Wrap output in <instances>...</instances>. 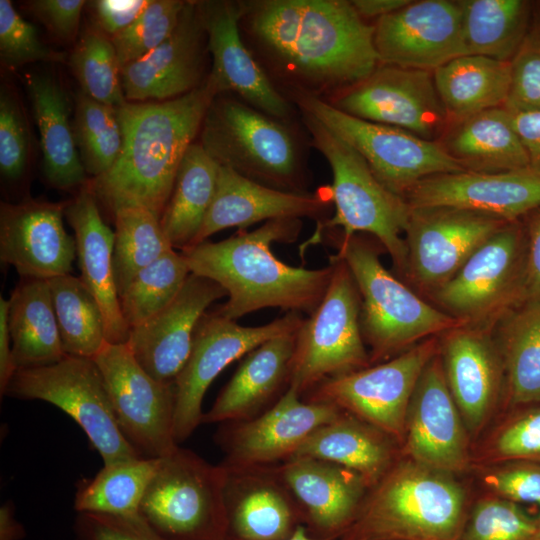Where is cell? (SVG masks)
Masks as SVG:
<instances>
[{
  "label": "cell",
  "mask_w": 540,
  "mask_h": 540,
  "mask_svg": "<svg viewBox=\"0 0 540 540\" xmlns=\"http://www.w3.org/2000/svg\"><path fill=\"white\" fill-rule=\"evenodd\" d=\"M9 300L0 297V392L3 396L16 372L13 360L11 336L8 326Z\"/></svg>",
  "instance_id": "obj_58"
},
{
  "label": "cell",
  "mask_w": 540,
  "mask_h": 540,
  "mask_svg": "<svg viewBox=\"0 0 540 540\" xmlns=\"http://www.w3.org/2000/svg\"><path fill=\"white\" fill-rule=\"evenodd\" d=\"M442 148L473 172H506L529 168L526 148L505 107L488 109L451 123Z\"/></svg>",
  "instance_id": "obj_33"
},
{
  "label": "cell",
  "mask_w": 540,
  "mask_h": 540,
  "mask_svg": "<svg viewBox=\"0 0 540 540\" xmlns=\"http://www.w3.org/2000/svg\"><path fill=\"white\" fill-rule=\"evenodd\" d=\"M200 145L222 167L277 190L306 193L303 153L291 123L228 94L211 102Z\"/></svg>",
  "instance_id": "obj_7"
},
{
  "label": "cell",
  "mask_w": 540,
  "mask_h": 540,
  "mask_svg": "<svg viewBox=\"0 0 540 540\" xmlns=\"http://www.w3.org/2000/svg\"><path fill=\"white\" fill-rule=\"evenodd\" d=\"M8 326L16 370L50 365L67 355L48 280L21 278L10 295Z\"/></svg>",
  "instance_id": "obj_35"
},
{
  "label": "cell",
  "mask_w": 540,
  "mask_h": 540,
  "mask_svg": "<svg viewBox=\"0 0 540 540\" xmlns=\"http://www.w3.org/2000/svg\"><path fill=\"white\" fill-rule=\"evenodd\" d=\"M212 58L208 78L219 94H233L253 108L289 122L295 110L246 46L243 1H198Z\"/></svg>",
  "instance_id": "obj_20"
},
{
  "label": "cell",
  "mask_w": 540,
  "mask_h": 540,
  "mask_svg": "<svg viewBox=\"0 0 540 540\" xmlns=\"http://www.w3.org/2000/svg\"><path fill=\"white\" fill-rule=\"evenodd\" d=\"M332 277L316 309L296 332L289 386L301 396L320 382L371 365L361 329V300L341 258L330 257Z\"/></svg>",
  "instance_id": "obj_9"
},
{
  "label": "cell",
  "mask_w": 540,
  "mask_h": 540,
  "mask_svg": "<svg viewBox=\"0 0 540 540\" xmlns=\"http://www.w3.org/2000/svg\"><path fill=\"white\" fill-rule=\"evenodd\" d=\"M535 540H540V519L538 520V525H537V531H536V535H535Z\"/></svg>",
  "instance_id": "obj_62"
},
{
  "label": "cell",
  "mask_w": 540,
  "mask_h": 540,
  "mask_svg": "<svg viewBox=\"0 0 540 540\" xmlns=\"http://www.w3.org/2000/svg\"><path fill=\"white\" fill-rule=\"evenodd\" d=\"M311 145L326 159L332 172L328 187L335 214L316 222L307 244L320 242L328 230L340 227V241L359 233L372 235L405 274L407 249L404 239L410 206L375 176L364 158L347 142L312 115L299 111Z\"/></svg>",
  "instance_id": "obj_5"
},
{
  "label": "cell",
  "mask_w": 540,
  "mask_h": 540,
  "mask_svg": "<svg viewBox=\"0 0 540 540\" xmlns=\"http://www.w3.org/2000/svg\"><path fill=\"white\" fill-rule=\"evenodd\" d=\"M217 95L207 76L180 97L115 107L122 148L113 166L88 183L98 202L113 215L120 208L142 207L161 219L181 161Z\"/></svg>",
  "instance_id": "obj_2"
},
{
  "label": "cell",
  "mask_w": 540,
  "mask_h": 540,
  "mask_svg": "<svg viewBox=\"0 0 540 540\" xmlns=\"http://www.w3.org/2000/svg\"><path fill=\"white\" fill-rule=\"evenodd\" d=\"M373 25L381 64L433 72L465 55L458 1H410Z\"/></svg>",
  "instance_id": "obj_19"
},
{
  "label": "cell",
  "mask_w": 540,
  "mask_h": 540,
  "mask_svg": "<svg viewBox=\"0 0 540 540\" xmlns=\"http://www.w3.org/2000/svg\"><path fill=\"white\" fill-rule=\"evenodd\" d=\"M225 296L218 283L190 273L168 306L130 329L127 344L135 359L155 379L174 383L190 354L200 318L214 301Z\"/></svg>",
  "instance_id": "obj_26"
},
{
  "label": "cell",
  "mask_w": 540,
  "mask_h": 540,
  "mask_svg": "<svg viewBox=\"0 0 540 540\" xmlns=\"http://www.w3.org/2000/svg\"><path fill=\"white\" fill-rule=\"evenodd\" d=\"M48 402L85 432L104 465L141 457L123 435L103 376L92 358L66 355L41 367L18 369L4 394Z\"/></svg>",
  "instance_id": "obj_10"
},
{
  "label": "cell",
  "mask_w": 540,
  "mask_h": 540,
  "mask_svg": "<svg viewBox=\"0 0 540 540\" xmlns=\"http://www.w3.org/2000/svg\"><path fill=\"white\" fill-rule=\"evenodd\" d=\"M465 427L437 352L422 371L410 400L405 449L419 464L449 474L460 472L468 461Z\"/></svg>",
  "instance_id": "obj_24"
},
{
  "label": "cell",
  "mask_w": 540,
  "mask_h": 540,
  "mask_svg": "<svg viewBox=\"0 0 540 540\" xmlns=\"http://www.w3.org/2000/svg\"><path fill=\"white\" fill-rule=\"evenodd\" d=\"M224 540H236V539H233V538H230V537H226ZM288 540H326V539H320V538H316V537L312 536V535L307 531V529L305 528V526L300 525V526L296 529V531L294 532V534H293Z\"/></svg>",
  "instance_id": "obj_61"
},
{
  "label": "cell",
  "mask_w": 540,
  "mask_h": 540,
  "mask_svg": "<svg viewBox=\"0 0 540 540\" xmlns=\"http://www.w3.org/2000/svg\"><path fill=\"white\" fill-rule=\"evenodd\" d=\"M404 199L411 208H454L506 222L521 221L540 209V175L530 168L437 174L414 184Z\"/></svg>",
  "instance_id": "obj_21"
},
{
  "label": "cell",
  "mask_w": 540,
  "mask_h": 540,
  "mask_svg": "<svg viewBox=\"0 0 540 540\" xmlns=\"http://www.w3.org/2000/svg\"><path fill=\"white\" fill-rule=\"evenodd\" d=\"M537 525L514 502L487 498L473 509L460 540H535Z\"/></svg>",
  "instance_id": "obj_47"
},
{
  "label": "cell",
  "mask_w": 540,
  "mask_h": 540,
  "mask_svg": "<svg viewBox=\"0 0 540 540\" xmlns=\"http://www.w3.org/2000/svg\"><path fill=\"white\" fill-rule=\"evenodd\" d=\"M331 202L328 187L316 192H287L220 166L215 195L194 245L226 228L246 229L261 221L302 217L321 221Z\"/></svg>",
  "instance_id": "obj_28"
},
{
  "label": "cell",
  "mask_w": 540,
  "mask_h": 540,
  "mask_svg": "<svg viewBox=\"0 0 540 540\" xmlns=\"http://www.w3.org/2000/svg\"><path fill=\"white\" fill-rule=\"evenodd\" d=\"M26 536L24 526L17 520L11 500L0 507V540H21Z\"/></svg>",
  "instance_id": "obj_60"
},
{
  "label": "cell",
  "mask_w": 540,
  "mask_h": 540,
  "mask_svg": "<svg viewBox=\"0 0 540 540\" xmlns=\"http://www.w3.org/2000/svg\"><path fill=\"white\" fill-rule=\"evenodd\" d=\"M219 168L199 142L187 149L160 219L175 250L194 245L215 195Z\"/></svg>",
  "instance_id": "obj_38"
},
{
  "label": "cell",
  "mask_w": 540,
  "mask_h": 540,
  "mask_svg": "<svg viewBox=\"0 0 540 540\" xmlns=\"http://www.w3.org/2000/svg\"><path fill=\"white\" fill-rule=\"evenodd\" d=\"M514 404L540 403V302L525 300L491 325Z\"/></svg>",
  "instance_id": "obj_36"
},
{
  "label": "cell",
  "mask_w": 540,
  "mask_h": 540,
  "mask_svg": "<svg viewBox=\"0 0 540 540\" xmlns=\"http://www.w3.org/2000/svg\"><path fill=\"white\" fill-rule=\"evenodd\" d=\"M390 439L376 427L342 411L316 429L292 457H312L341 465L359 474L370 489L394 465Z\"/></svg>",
  "instance_id": "obj_34"
},
{
  "label": "cell",
  "mask_w": 540,
  "mask_h": 540,
  "mask_svg": "<svg viewBox=\"0 0 540 540\" xmlns=\"http://www.w3.org/2000/svg\"><path fill=\"white\" fill-rule=\"evenodd\" d=\"M324 100L351 116L429 141H437L451 124L427 70L379 63L366 79Z\"/></svg>",
  "instance_id": "obj_16"
},
{
  "label": "cell",
  "mask_w": 540,
  "mask_h": 540,
  "mask_svg": "<svg viewBox=\"0 0 540 540\" xmlns=\"http://www.w3.org/2000/svg\"><path fill=\"white\" fill-rule=\"evenodd\" d=\"M29 151L27 125L14 96L0 92V171L4 178L17 180L26 168Z\"/></svg>",
  "instance_id": "obj_50"
},
{
  "label": "cell",
  "mask_w": 540,
  "mask_h": 540,
  "mask_svg": "<svg viewBox=\"0 0 540 540\" xmlns=\"http://www.w3.org/2000/svg\"><path fill=\"white\" fill-rule=\"evenodd\" d=\"M227 472L180 447L160 458L139 515L165 540H224Z\"/></svg>",
  "instance_id": "obj_8"
},
{
  "label": "cell",
  "mask_w": 540,
  "mask_h": 540,
  "mask_svg": "<svg viewBox=\"0 0 540 540\" xmlns=\"http://www.w3.org/2000/svg\"><path fill=\"white\" fill-rule=\"evenodd\" d=\"M409 2L410 0H352L351 4L362 19L378 20L401 9Z\"/></svg>",
  "instance_id": "obj_59"
},
{
  "label": "cell",
  "mask_w": 540,
  "mask_h": 540,
  "mask_svg": "<svg viewBox=\"0 0 540 540\" xmlns=\"http://www.w3.org/2000/svg\"><path fill=\"white\" fill-rule=\"evenodd\" d=\"M190 273L184 255L175 249L140 271L119 297L128 327L145 323L168 306Z\"/></svg>",
  "instance_id": "obj_43"
},
{
  "label": "cell",
  "mask_w": 540,
  "mask_h": 540,
  "mask_svg": "<svg viewBox=\"0 0 540 540\" xmlns=\"http://www.w3.org/2000/svg\"><path fill=\"white\" fill-rule=\"evenodd\" d=\"M487 483L503 499L540 507V466L522 464L504 467L487 477Z\"/></svg>",
  "instance_id": "obj_53"
},
{
  "label": "cell",
  "mask_w": 540,
  "mask_h": 540,
  "mask_svg": "<svg viewBox=\"0 0 540 540\" xmlns=\"http://www.w3.org/2000/svg\"><path fill=\"white\" fill-rule=\"evenodd\" d=\"M507 223L495 217L454 208H411L404 234L407 249L405 275L431 295Z\"/></svg>",
  "instance_id": "obj_18"
},
{
  "label": "cell",
  "mask_w": 540,
  "mask_h": 540,
  "mask_svg": "<svg viewBox=\"0 0 540 540\" xmlns=\"http://www.w3.org/2000/svg\"><path fill=\"white\" fill-rule=\"evenodd\" d=\"M185 3L182 0H150L132 24L112 37L120 67L159 46L175 29Z\"/></svg>",
  "instance_id": "obj_46"
},
{
  "label": "cell",
  "mask_w": 540,
  "mask_h": 540,
  "mask_svg": "<svg viewBox=\"0 0 540 540\" xmlns=\"http://www.w3.org/2000/svg\"><path fill=\"white\" fill-rule=\"evenodd\" d=\"M26 87L40 133L46 180L63 190L85 186L87 173L70 123L68 94L57 79L46 72L26 75Z\"/></svg>",
  "instance_id": "obj_32"
},
{
  "label": "cell",
  "mask_w": 540,
  "mask_h": 540,
  "mask_svg": "<svg viewBox=\"0 0 540 540\" xmlns=\"http://www.w3.org/2000/svg\"><path fill=\"white\" fill-rule=\"evenodd\" d=\"M150 0H97L91 2L94 25L110 38L133 23Z\"/></svg>",
  "instance_id": "obj_55"
},
{
  "label": "cell",
  "mask_w": 540,
  "mask_h": 540,
  "mask_svg": "<svg viewBox=\"0 0 540 540\" xmlns=\"http://www.w3.org/2000/svg\"><path fill=\"white\" fill-rule=\"evenodd\" d=\"M510 114L526 148L529 168L540 175V112H510Z\"/></svg>",
  "instance_id": "obj_57"
},
{
  "label": "cell",
  "mask_w": 540,
  "mask_h": 540,
  "mask_svg": "<svg viewBox=\"0 0 540 540\" xmlns=\"http://www.w3.org/2000/svg\"><path fill=\"white\" fill-rule=\"evenodd\" d=\"M62 346L67 355L94 358L107 342L103 312L81 278L48 280Z\"/></svg>",
  "instance_id": "obj_41"
},
{
  "label": "cell",
  "mask_w": 540,
  "mask_h": 540,
  "mask_svg": "<svg viewBox=\"0 0 540 540\" xmlns=\"http://www.w3.org/2000/svg\"><path fill=\"white\" fill-rule=\"evenodd\" d=\"M243 40L283 95L327 99L379 65L374 25L347 0L243 1Z\"/></svg>",
  "instance_id": "obj_1"
},
{
  "label": "cell",
  "mask_w": 540,
  "mask_h": 540,
  "mask_svg": "<svg viewBox=\"0 0 540 540\" xmlns=\"http://www.w3.org/2000/svg\"><path fill=\"white\" fill-rule=\"evenodd\" d=\"M73 133L87 174L107 172L122 148V131L116 108L98 102L81 90L75 98Z\"/></svg>",
  "instance_id": "obj_44"
},
{
  "label": "cell",
  "mask_w": 540,
  "mask_h": 540,
  "mask_svg": "<svg viewBox=\"0 0 540 540\" xmlns=\"http://www.w3.org/2000/svg\"><path fill=\"white\" fill-rule=\"evenodd\" d=\"M341 413L334 405L305 401L288 387L258 416L219 424L214 439L224 453L220 464L226 469L279 464L291 458L316 429Z\"/></svg>",
  "instance_id": "obj_17"
},
{
  "label": "cell",
  "mask_w": 540,
  "mask_h": 540,
  "mask_svg": "<svg viewBox=\"0 0 540 540\" xmlns=\"http://www.w3.org/2000/svg\"><path fill=\"white\" fill-rule=\"evenodd\" d=\"M0 57L9 68L37 61L65 60L63 52L40 41L35 27L19 15L9 0H0Z\"/></svg>",
  "instance_id": "obj_48"
},
{
  "label": "cell",
  "mask_w": 540,
  "mask_h": 540,
  "mask_svg": "<svg viewBox=\"0 0 540 540\" xmlns=\"http://www.w3.org/2000/svg\"><path fill=\"white\" fill-rule=\"evenodd\" d=\"M65 205L33 199L1 203L0 258L21 278L49 280L70 273L77 250L63 225Z\"/></svg>",
  "instance_id": "obj_23"
},
{
  "label": "cell",
  "mask_w": 540,
  "mask_h": 540,
  "mask_svg": "<svg viewBox=\"0 0 540 540\" xmlns=\"http://www.w3.org/2000/svg\"><path fill=\"white\" fill-rule=\"evenodd\" d=\"M303 319L300 313L287 312L265 325L252 327L242 326L215 310L204 313L196 326L190 354L174 381L176 442L180 445L187 440L202 423L204 396L229 364L276 336L297 331Z\"/></svg>",
  "instance_id": "obj_14"
},
{
  "label": "cell",
  "mask_w": 540,
  "mask_h": 540,
  "mask_svg": "<svg viewBox=\"0 0 540 540\" xmlns=\"http://www.w3.org/2000/svg\"><path fill=\"white\" fill-rule=\"evenodd\" d=\"M438 349L437 337L426 339L384 362L328 378L301 397L334 405L393 439H404L413 391Z\"/></svg>",
  "instance_id": "obj_13"
},
{
  "label": "cell",
  "mask_w": 540,
  "mask_h": 540,
  "mask_svg": "<svg viewBox=\"0 0 540 540\" xmlns=\"http://www.w3.org/2000/svg\"><path fill=\"white\" fill-rule=\"evenodd\" d=\"M465 494L449 473L394 464L367 493L338 540H460Z\"/></svg>",
  "instance_id": "obj_4"
},
{
  "label": "cell",
  "mask_w": 540,
  "mask_h": 540,
  "mask_svg": "<svg viewBox=\"0 0 540 540\" xmlns=\"http://www.w3.org/2000/svg\"><path fill=\"white\" fill-rule=\"evenodd\" d=\"M226 472L227 537L288 540L303 525L295 500L273 466L226 469Z\"/></svg>",
  "instance_id": "obj_29"
},
{
  "label": "cell",
  "mask_w": 540,
  "mask_h": 540,
  "mask_svg": "<svg viewBox=\"0 0 540 540\" xmlns=\"http://www.w3.org/2000/svg\"><path fill=\"white\" fill-rule=\"evenodd\" d=\"M296 332L276 336L246 354L202 423L249 420L276 403L289 386Z\"/></svg>",
  "instance_id": "obj_31"
},
{
  "label": "cell",
  "mask_w": 540,
  "mask_h": 540,
  "mask_svg": "<svg viewBox=\"0 0 540 540\" xmlns=\"http://www.w3.org/2000/svg\"><path fill=\"white\" fill-rule=\"evenodd\" d=\"M113 272L120 297L144 268L173 250L160 218L142 207H124L114 215Z\"/></svg>",
  "instance_id": "obj_42"
},
{
  "label": "cell",
  "mask_w": 540,
  "mask_h": 540,
  "mask_svg": "<svg viewBox=\"0 0 540 540\" xmlns=\"http://www.w3.org/2000/svg\"><path fill=\"white\" fill-rule=\"evenodd\" d=\"M272 466L295 500L303 526L320 539L338 540L369 488L356 472L318 458L292 457Z\"/></svg>",
  "instance_id": "obj_25"
},
{
  "label": "cell",
  "mask_w": 540,
  "mask_h": 540,
  "mask_svg": "<svg viewBox=\"0 0 540 540\" xmlns=\"http://www.w3.org/2000/svg\"><path fill=\"white\" fill-rule=\"evenodd\" d=\"M526 251L524 223L509 222L430 296L439 309L466 324L491 326L525 301Z\"/></svg>",
  "instance_id": "obj_12"
},
{
  "label": "cell",
  "mask_w": 540,
  "mask_h": 540,
  "mask_svg": "<svg viewBox=\"0 0 540 540\" xmlns=\"http://www.w3.org/2000/svg\"><path fill=\"white\" fill-rule=\"evenodd\" d=\"M534 31L540 35V14H539V26L538 28L534 29Z\"/></svg>",
  "instance_id": "obj_63"
},
{
  "label": "cell",
  "mask_w": 540,
  "mask_h": 540,
  "mask_svg": "<svg viewBox=\"0 0 540 540\" xmlns=\"http://www.w3.org/2000/svg\"><path fill=\"white\" fill-rule=\"evenodd\" d=\"M494 451L501 459L540 462V408L506 425L495 439Z\"/></svg>",
  "instance_id": "obj_52"
},
{
  "label": "cell",
  "mask_w": 540,
  "mask_h": 540,
  "mask_svg": "<svg viewBox=\"0 0 540 540\" xmlns=\"http://www.w3.org/2000/svg\"><path fill=\"white\" fill-rule=\"evenodd\" d=\"M433 78L453 123L504 107L510 87V61L462 55L435 69Z\"/></svg>",
  "instance_id": "obj_37"
},
{
  "label": "cell",
  "mask_w": 540,
  "mask_h": 540,
  "mask_svg": "<svg viewBox=\"0 0 540 540\" xmlns=\"http://www.w3.org/2000/svg\"><path fill=\"white\" fill-rule=\"evenodd\" d=\"M528 216L524 223L527 241L525 300L540 302V209Z\"/></svg>",
  "instance_id": "obj_56"
},
{
  "label": "cell",
  "mask_w": 540,
  "mask_h": 540,
  "mask_svg": "<svg viewBox=\"0 0 540 540\" xmlns=\"http://www.w3.org/2000/svg\"><path fill=\"white\" fill-rule=\"evenodd\" d=\"M300 219H275L218 241H204L181 251L190 272L224 288L227 301L215 311L230 320L264 308L311 314L323 299L333 267L290 266L274 256V242H293Z\"/></svg>",
  "instance_id": "obj_3"
},
{
  "label": "cell",
  "mask_w": 540,
  "mask_h": 540,
  "mask_svg": "<svg viewBox=\"0 0 540 540\" xmlns=\"http://www.w3.org/2000/svg\"><path fill=\"white\" fill-rule=\"evenodd\" d=\"M69 63L80 90L92 99L113 107L127 101L112 40L95 25L83 31Z\"/></svg>",
  "instance_id": "obj_45"
},
{
  "label": "cell",
  "mask_w": 540,
  "mask_h": 540,
  "mask_svg": "<svg viewBox=\"0 0 540 540\" xmlns=\"http://www.w3.org/2000/svg\"><path fill=\"white\" fill-rule=\"evenodd\" d=\"M83 0H34L28 3L30 12L62 41L77 37Z\"/></svg>",
  "instance_id": "obj_54"
},
{
  "label": "cell",
  "mask_w": 540,
  "mask_h": 540,
  "mask_svg": "<svg viewBox=\"0 0 540 540\" xmlns=\"http://www.w3.org/2000/svg\"><path fill=\"white\" fill-rule=\"evenodd\" d=\"M285 97L353 147L380 182L402 198L426 177L464 170L438 141L351 116L316 96L292 92Z\"/></svg>",
  "instance_id": "obj_11"
},
{
  "label": "cell",
  "mask_w": 540,
  "mask_h": 540,
  "mask_svg": "<svg viewBox=\"0 0 540 540\" xmlns=\"http://www.w3.org/2000/svg\"><path fill=\"white\" fill-rule=\"evenodd\" d=\"M160 458L139 457L104 465L90 480L82 481L75 494L77 513L137 516Z\"/></svg>",
  "instance_id": "obj_40"
},
{
  "label": "cell",
  "mask_w": 540,
  "mask_h": 540,
  "mask_svg": "<svg viewBox=\"0 0 540 540\" xmlns=\"http://www.w3.org/2000/svg\"><path fill=\"white\" fill-rule=\"evenodd\" d=\"M207 53L198 1H186L173 32L150 53L120 69L126 100L165 101L195 90L208 76Z\"/></svg>",
  "instance_id": "obj_22"
},
{
  "label": "cell",
  "mask_w": 540,
  "mask_h": 540,
  "mask_svg": "<svg viewBox=\"0 0 540 540\" xmlns=\"http://www.w3.org/2000/svg\"><path fill=\"white\" fill-rule=\"evenodd\" d=\"M445 379L465 426L478 430L493 409L504 371L491 326L464 324L441 335Z\"/></svg>",
  "instance_id": "obj_27"
},
{
  "label": "cell",
  "mask_w": 540,
  "mask_h": 540,
  "mask_svg": "<svg viewBox=\"0 0 540 540\" xmlns=\"http://www.w3.org/2000/svg\"><path fill=\"white\" fill-rule=\"evenodd\" d=\"M465 55L511 61L528 32L523 0H460Z\"/></svg>",
  "instance_id": "obj_39"
},
{
  "label": "cell",
  "mask_w": 540,
  "mask_h": 540,
  "mask_svg": "<svg viewBox=\"0 0 540 540\" xmlns=\"http://www.w3.org/2000/svg\"><path fill=\"white\" fill-rule=\"evenodd\" d=\"M76 540H165L140 515L77 513Z\"/></svg>",
  "instance_id": "obj_51"
},
{
  "label": "cell",
  "mask_w": 540,
  "mask_h": 540,
  "mask_svg": "<svg viewBox=\"0 0 540 540\" xmlns=\"http://www.w3.org/2000/svg\"><path fill=\"white\" fill-rule=\"evenodd\" d=\"M99 202L89 184L65 205V217L74 231L81 280L96 298L105 318L107 342L127 343L125 322L113 272L114 231L104 222Z\"/></svg>",
  "instance_id": "obj_30"
},
{
  "label": "cell",
  "mask_w": 540,
  "mask_h": 540,
  "mask_svg": "<svg viewBox=\"0 0 540 540\" xmlns=\"http://www.w3.org/2000/svg\"><path fill=\"white\" fill-rule=\"evenodd\" d=\"M510 112H540V35L529 32L510 61Z\"/></svg>",
  "instance_id": "obj_49"
},
{
  "label": "cell",
  "mask_w": 540,
  "mask_h": 540,
  "mask_svg": "<svg viewBox=\"0 0 540 540\" xmlns=\"http://www.w3.org/2000/svg\"><path fill=\"white\" fill-rule=\"evenodd\" d=\"M110 396L117 423L141 457L162 458L179 444L174 437V383L152 377L127 343L106 342L93 358Z\"/></svg>",
  "instance_id": "obj_15"
},
{
  "label": "cell",
  "mask_w": 540,
  "mask_h": 540,
  "mask_svg": "<svg viewBox=\"0 0 540 540\" xmlns=\"http://www.w3.org/2000/svg\"><path fill=\"white\" fill-rule=\"evenodd\" d=\"M361 300V329L370 360L381 363L417 343L466 324L423 300L381 263L376 247L358 234L337 239Z\"/></svg>",
  "instance_id": "obj_6"
}]
</instances>
